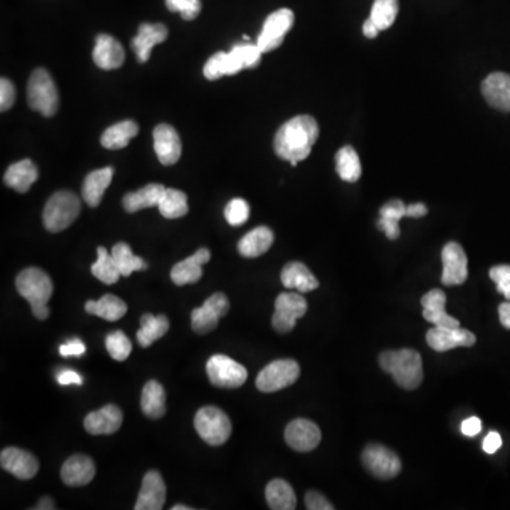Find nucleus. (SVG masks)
<instances>
[{"label":"nucleus","mask_w":510,"mask_h":510,"mask_svg":"<svg viewBox=\"0 0 510 510\" xmlns=\"http://www.w3.org/2000/svg\"><path fill=\"white\" fill-rule=\"evenodd\" d=\"M322 440L320 430L315 422L297 418L285 428V441L298 452L313 451Z\"/></svg>","instance_id":"obj_15"},{"label":"nucleus","mask_w":510,"mask_h":510,"mask_svg":"<svg viewBox=\"0 0 510 510\" xmlns=\"http://www.w3.org/2000/svg\"><path fill=\"white\" fill-rule=\"evenodd\" d=\"M158 209L162 216L169 220L183 218L189 213L188 196L178 189H166Z\"/></svg>","instance_id":"obj_38"},{"label":"nucleus","mask_w":510,"mask_h":510,"mask_svg":"<svg viewBox=\"0 0 510 510\" xmlns=\"http://www.w3.org/2000/svg\"><path fill=\"white\" fill-rule=\"evenodd\" d=\"M87 348L81 340L77 339H70L69 342L63 343V345L60 346V355L63 356V357H79V356H83L86 353Z\"/></svg>","instance_id":"obj_50"},{"label":"nucleus","mask_w":510,"mask_h":510,"mask_svg":"<svg viewBox=\"0 0 510 510\" xmlns=\"http://www.w3.org/2000/svg\"><path fill=\"white\" fill-rule=\"evenodd\" d=\"M169 320L165 315L145 313L141 318V329L136 333V339L142 348H149L152 343L161 339L168 333Z\"/></svg>","instance_id":"obj_36"},{"label":"nucleus","mask_w":510,"mask_h":510,"mask_svg":"<svg viewBox=\"0 0 510 510\" xmlns=\"http://www.w3.org/2000/svg\"><path fill=\"white\" fill-rule=\"evenodd\" d=\"M81 211V201L73 191L60 190L47 200L43 211V224L50 233H60L69 228Z\"/></svg>","instance_id":"obj_4"},{"label":"nucleus","mask_w":510,"mask_h":510,"mask_svg":"<svg viewBox=\"0 0 510 510\" xmlns=\"http://www.w3.org/2000/svg\"><path fill=\"white\" fill-rule=\"evenodd\" d=\"M57 382L61 385H83V377H81L79 373L74 372V370L66 369V367H64V369L57 373Z\"/></svg>","instance_id":"obj_51"},{"label":"nucleus","mask_w":510,"mask_h":510,"mask_svg":"<svg viewBox=\"0 0 510 510\" xmlns=\"http://www.w3.org/2000/svg\"><path fill=\"white\" fill-rule=\"evenodd\" d=\"M308 303L297 292H283L275 300V312L273 315L274 329L278 333H288L295 328L297 320L305 316Z\"/></svg>","instance_id":"obj_9"},{"label":"nucleus","mask_w":510,"mask_h":510,"mask_svg":"<svg viewBox=\"0 0 510 510\" xmlns=\"http://www.w3.org/2000/svg\"><path fill=\"white\" fill-rule=\"evenodd\" d=\"M445 303H447V295H445L444 291L431 290L425 293L422 300V305L424 308V312H422L424 320L434 323L435 326L458 328L459 320L445 312Z\"/></svg>","instance_id":"obj_25"},{"label":"nucleus","mask_w":510,"mask_h":510,"mask_svg":"<svg viewBox=\"0 0 510 510\" xmlns=\"http://www.w3.org/2000/svg\"><path fill=\"white\" fill-rule=\"evenodd\" d=\"M166 485L158 471H149L142 481L135 510H161L165 506Z\"/></svg>","instance_id":"obj_18"},{"label":"nucleus","mask_w":510,"mask_h":510,"mask_svg":"<svg viewBox=\"0 0 510 510\" xmlns=\"http://www.w3.org/2000/svg\"><path fill=\"white\" fill-rule=\"evenodd\" d=\"M166 188L159 183H149L145 188L139 189L138 191L128 193L122 200L124 209L128 213H136L144 209L158 208L162 196L165 193Z\"/></svg>","instance_id":"obj_31"},{"label":"nucleus","mask_w":510,"mask_h":510,"mask_svg":"<svg viewBox=\"0 0 510 510\" xmlns=\"http://www.w3.org/2000/svg\"><path fill=\"white\" fill-rule=\"evenodd\" d=\"M211 258L210 250L208 248H200L196 251L193 255L175 264V267L172 268L171 278L178 287H183L188 283H195L200 280L203 275V265L209 263Z\"/></svg>","instance_id":"obj_22"},{"label":"nucleus","mask_w":510,"mask_h":510,"mask_svg":"<svg viewBox=\"0 0 510 510\" xmlns=\"http://www.w3.org/2000/svg\"><path fill=\"white\" fill-rule=\"evenodd\" d=\"M336 171L339 173L340 179L349 183H355L362 176V165L360 159L352 146H343L336 153Z\"/></svg>","instance_id":"obj_37"},{"label":"nucleus","mask_w":510,"mask_h":510,"mask_svg":"<svg viewBox=\"0 0 510 510\" xmlns=\"http://www.w3.org/2000/svg\"><path fill=\"white\" fill-rule=\"evenodd\" d=\"M379 363L380 367L392 375L402 389H417L424 380L422 356L415 350H385L380 355Z\"/></svg>","instance_id":"obj_2"},{"label":"nucleus","mask_w":510,"mask_h":510,"mask_svg":"<svg viewBox=\"0 0 510 510\" xmlns=\"http://www.w3.org/2000/svg\"><path fill=\"white\" fill-rule=\"evenodd\" d=\"M153 145L156 156L162 165H175L181 159V142L179 134L173 126L161 124L153 129Z\"/></svg>","instance_id":"obj_17"},{"label":"nucleus","mask_w":510,"mask_h":510,"mask_svg":"<svg viewBox=\"0 0 510 510\" xmlns=\"http://www.w3.org/2000/svg\"><path fill=\"white\" fill-rule=\"evenodd\" d=\"M141 408L146 417L158 420L166 413V393L156 380H149L142 390Z\"/></svg>","instance_id":"obj_32"},{"label":"nucleus","mask_w":510,"mask_h":510,"mask_svg":"<svg viewBox=\"0 0 510 510\" xmlns=\"http://www.w3.org/2000/svg\"><path fill=\"white\" fill-rule=\"evenodd\" d=\"M428 213V209L425 204L422 203H415L410 204L407 206V210H405V218H422L425 214Z\"/></svg>","instance_id":"obj_55"},{"label":"nucleus","mask_w":510,"mask_h":510,"mask_svg":"<svg viewBox=\"0 0 510 510\" xmlns=\"http://www.w3.org/2000/svg\"><path fill=\"white\" fill-rule=\"evenodd\" d=\"M379 27L373 23V20L370 19V17L366 20L365 24H363V34H365L367 39H375V37L379 34Z\"/></svg>","instance_id":"obj_57"},{"label":"nucleus","mask_w":510,"mask_h":510,"mask_svg":"<svg viewBox=\"0 0 510 510\" xmlns=\"http://www.w3.org/2000/svg\"><path fill=\"white\" fill-rule=\"evenodd\" d=\"M362 461L370 474L383 481L393 479L402 471L400 458L385 445H367L363 451Z\"/></svg>","instance_id":"obj_10"},{"label":"nucleus","mask_w":510,"mask_h":510,"mask_svg":"<svg viewBox=\"0 0 510 510\" xmlns=\"http://www.w3.org/2000/svg\"><path fill=\"white\" fill-rule=\"evenodd\" d=\"M17 292L30 303L33 315L39 320L49 318L50 298L53 295V281L43 270L29 267L16 277Z\"/></svg>","instance_id":"obj_3"},{"label":"nucleus","mask_w":510,"mask_h":510,"mask_svg":"<svg viewBox=\"0 0 510 510\" xmlns=\"http://www.w3.org/2000/svg\"><path fill=\"white\" fill-rule=\"evenodd\" d=\"M209 380L220 389H238L247 382V369L226 355H214L206 365Z\"/></svg>","instance_id":"obj_8"},{"label":"nucleus","mask_w":510,"mask_h":510,"mask_svg":"<svg viewBox=\"0 0 510 510\" xmlns=\"http://www.w3.org/2000/svg\"><path fill=\"white\" fill-rule=\"evenodd\" d=\"M111 254L121 271L122 277H129L135 271L148 270V264L132 253L131 247L126 243L116 244L112 247Z\"/></svg>","instance_id":"obj_39"},{"label":"nucleus","mask_w":510,"mask_h":510,"mask_svg":"<svg viewBox=\"0 0 510 510\" xmlns=\"http://www.w3.org/2000/svg\"><path fill=\"white\" fill-rule=\"evenodd\" d=\"M481 430L482 422L478 417L467 418L461 425L462 434L467 435V437H475L481 432Z\"/></svg>","instance_id":"obj_53"},{"label":"nucleus","mask_w":510,"mask_h":510,"mask_svg":"<svg viewBox=\"0 0 510 510\" xmlns=\"http://www.w3.org/2000/svg\"><path fill=\"white\" fill-rule=\"evenodd\" d=\"M306 507L310 510H333L335 506L320 492L310 491L305 496Z\"/></svg>","instance_id":"obj_49"},{"label":"nucleus","mask_w":510,"mask_h":510,"mask_svg":"<svg viewBox=\"0 0 510 510\" xmlns=\"http://www.w3.org/2000/svg\"><path fill=\"white\" fill-rule=\"evenodd\" d=\"M172 510H191V507L185 506V505H176V506L172 507Z\"/></svg>","instance_id":"obj_59"},{"label":"nucleus","mask_w":510,"mask_h":510,"mask_svg":"<svg viewBox=\"0 0 510 510\" xmlns=\"http://www.w3.org/2000/svg\"><path fill=\"white\" fill-rule=\"evenodd\" d=\"M224 218L231 226H241L250 218V206L244 199H233L224 209Z\"/></svg>","instance_id":"obj_43"},{"label":"nucleus","mask_w":510,"mask_h":510,"mask_svg":"<svg viewBox=\"0 0 510 510\" xmlns=\"http://www.w3.org/2000/svg\"><path fill=\"white\" fill-rule=\"evenodd\" d=\"M405 210H407V206L399 199H395V200H390L389 203H385L380 209V218L400 221L403 218H405Z\"/></svg>","instance_id":"obj_47"},{"label":"nucleus","mask_w":510,"mask_h":510,"mask_svg":"<svg viewBox=\"0 0 510 510\" xmlns=\"http://www.w3.org/2000/svg\"><path fill=\"white\" fill-rule=\"evenodd\" d=\"M39 179V169L30 159L16 162L7 168L5 173V183L7 188L14 189L19 193H26Z\"/></svg>","instance_id":"obj_27"},{"label":"nucleus","mask_w":510,"mask_h":510,"mask_svg":"<svg viewBox=\"0 0 510 510\" xmlns=\"http://www.w3.org/2000/svg\"><path fill=\"white\" fill-rule=\"evenodd\" d=\"M195 428L199 437L211 447L227 442L233 430L228 415L214 405H206L199 410L195 417Z\"/></svg>","instance_id":"obj_6"},{"label":"nucleus","mask_w":510,"mask_h":510,"mask_svg":"<svg viewBox=\"0 0 510 510\" xmlns=\"http://www.w3.org/2000/svg\"><path fill=\"white\" fill-rule=\"evenodd\" d=\"M427 343L431 349L437 352H448L455 348H471L477 343V338L469 330L458 328H445V326H434L428 330Z\"/></svg>","instance_id":"obj_13"},{"label":"nucleus","mask_w":510,"mask_h":510,"mask_svg":"<svg viewBox=\"0 0 510 510\" xmlns=\"http://www.w3.org/2000/svg\"><path fill=\"white\" fill-rule=\"evenodd\" d=\"M265 499L273 510H293L297 507V495L283 479H273L265 487Z\"/></svg>","instance_id":"obj_34"},{"label":"nucleus","mask_w":510,"mask_h":510,"mask_svg":"<svg viewBox=\"0 0 510 510\" xmlns=\"http://www.w3.org/2000/svg\"><path fill=\"white\" fill-rule=\"evenodd\" d=\"M234 51L238 54L240 57L241 61L244 63V67L246 69H254V67H257L261 61V56H263V51H261L260 47L255 44H236L233 47Z\"/></svg>","instance_id":"obj_45"},{"label":"nucleus","mask_w":510,"mask_h":510,"mask_svg":"<svg viewBox=\"0 0 510 510\" xmlns=\"http://www.w3.org/2000/svg\"><path fill=\"white\" fill-rule=\"evenodd\" d=\"M400 221L389 220V218H380L379 227L385 231L389 240H397L400 237Z\"/></svg>","instance_id":"obj_52"},{"label":"nucleus","mask_w":510,"mask_h":510,"mask_svg":"<svg viewBox=\"0 0 510 510\" xmlns=\"http://www.w3.org/2000/svg\"><path fill=\"white\" fill-rule=\"evenodd\" d=\"M246 69L243 61H241L238 54L231 50L230 53H218L211 56L208 60V63L204 66L203 74L206 79L214 81V79H221L224 76H234L240 73L241 70Z\"/></svg>","instance_id":"obj_28"},{"label":"nucleus","mask_w":510,"mask_h":510,"mask_svg":"<svg viewBox=\"0 0 510 510\" xmlns=\"http://www.w3.org/2000/svg\"><path fill=\"white\" fill-rule=\"evenodd\" d=\"M16 99V89L14 83L7 79H0V109L2 112L12 108Z\"/></svg>","instance_id":"obj_48"},{"label":"nucleus","mask_w":510,"mask_h":510,"mask_svg":"<svg viewBox=\"0 0 510 510\" xmlns=\"http://www.w3.org/2000/svg\"><path fill=\"white\" fill-rule=\"evenodd\" d=\"M295 16L292 10L280 9L274 12L264 22L263 30L257 39V46L263 53H270L283 44L288 32L292 29Z\"/></svg>","instance_id":"obj_11"},{"label":"nucleus","mask_w":510,"mask_h":510,"mask_svg":"<svg viewBox=\"0 0 510 510\" xmlns=\"http://www.w3.org/2000/svg\"><path fill=\"white\" fill-rule=\"evenodd\" d=\"M301 367L292 359H281L270 363L258 375L257 389L263 393H275L287 389L300 379Z\"/></svg>","instance_id":"obj_7"},{"label":"nucleus","mask_w":510,"mask_h":510,"mask_svg":"<svg viewBox=\"0 0 510 510\" xmlns=\"http://www.w3.org/2000/svg\"><path fill=\"white\" fill-rule=\"evenodd\" d=\"M281 283L288 290H297L301 293L311 292V291L320 287V283L316 280L315 275L311 273L310 268L306 267L305 264L298 263V261L288 263L283 267V273H281Z\"/></svg>","instance_id":"obj_26"},{"label":"nucleus","mask_w":510,"mask_h":510,"mask_svg":"<svg viewBox=\"0 0 510 510\" xmlns=\"http://www.w3.org/2000/svg\"><path fill=\"white\" fill-rule=\"evenodd\" d=\"M0 465L5 471L14 475L20 481H29L39 472V461L36 457L16 447L5 448L0 454Z\"/></svg>","instance_id":"obj_16"},{"label":"nucleus","mask_w":510,"mask_h":510,"mask_svg":"<svg viewBox=\"0 0 510 510\" xmlns=\"http://www.w3.org/2000/svg\"><path fill=\"white\" fill-rule=\"evenodd\" d=\"M482 94L489 106L510 112V74H489L482 83Z\"/></svg>","instance_id":"obj_24"},{"label":"nucleus","mask_w":510,"mask_h":510,"mask_svg":"<svg viewBox=\"0 0 510 510\" xmlns=\"http://www.w3.org/2000/svg\"><path fill=\"white\" fill-rule=\"evenodd\" d=\"M86 312L89 315H96L102 320H109V322H116L125 316L128 306L121 298L107 293L101 300L88 301L86 303Z\"/></svg>","instance_id":"obj_33"},{"label":"nucleus","mask_w":510,"mask_h":510,"mask_svg":"<svg viewBox=\"0 0 510 510\" xmlns=\"http://www.w3.org/2000/svg\"><path fill=\"white\" fill-rule=\"evenodd\" d=\"M489 277L496 283L497 291L510 301V265H496L489 271Z\"/></svg>","instance_id":"obj_46"},{"label":"nucleus","mask_w":510,"mask_h":510,"mask_svg":"<svg viewBox=\"0 0 510 510\" xmlns=\"http://www.w3.org/2000/svg\"><path fill=\"white\" fill-rule=\"evenodd\" d=\"M97 253H98V258L91 267L94 277L106 285H114V283H118L119 277H122L121 271H119L116 260L112 257V254H109L104 247H98Z\"/></svg>","instance_id":"obj_40"},{"label":"nucleus","mask_w":510,"mask_h":510,"mask_svg":"<svg viewBox=\"0 0 510 510\" xmlns=\"http://www.w3.org/2000/svg\"><path fill=\"white\" fill-rule=\"evenodd\" d=\"M106 348L112 359L116 360V362H124V360L128 359L132 352L131 340L122 330H116V332L107 335Z\"/></svg>","instance_id":"obj_42"},{"label":"nucleus","mask_w":510,"mask_h":510,"mask_svg":"<svg viewBox=\"0 0 510 510\" xmlns=\"http://www.w3.org/2000/svg\"><path fill=\"white\" fill-rule=\"evenodd\" d=\"M171 12H179L185 20H195L201 10L200 0H166Z\"/></svg>","instance_id":"obj_44"},{"label":"nucleus","mask_w":510,"mask_h":510,"mask_svg":"<svg viewBox=\"0 0 510 510\" xmlns=\"http://www.w3.org/2000/svg\"><path fill=\"white\" fill-rule=\"evenodd\" d=\"M60 475L67 487H84L96 477V464L87 455H73L64 462Z\"/></svg>","instance_id":"obj_23"},{"label":"nucleus","mask_w":510,"mask_h":510,"mask_svg":"<svg viewBox=\"0 0 510 510\" xmlns=\"http://www.w3.org/2000/svg\"><path fill=\"white\" fill-rule=\"evenodd\" d=\"M94 63L106 71L119 69L125 61V51L119 42L109 34H98L93 51Z\"/></svg>","instance_id":"obj_19"},{"label":"nucleus","mask_w":510,"mask_h":510,"mask_svg":"<svg viewBox=\"0 0 510 510\" xmlns=\"http://www.w3.org/2000/svg\"><path fill=\"white\" fill-rule=\"evenodd\" d=\"M274 243V233L271 228L261 226L246 234L238 243V253L246 258L261 257L270 250Z\"/></svg>","instance_id":"obj_29"},{"label":"nucleus","mask_w":510,"mask_h":510,"mask_svg":"<svg viewBox=\"0 0 510 510\" xmlns=\"http://www.w3.org/2000/svg\"><path fill=\"white\" fill-rule=\"evenodd\" d=\"M139 126L135 121H122L109 126L101 136V145L106 149H122L128 146L131 139L138 135Z\"/></svg>","instance_id":"obj_35"},{"label":"nucleus","mask_w":510,"mask_h":510,"mask_svg":"<svg viewBox=\"0 0 510 510\" xmlns=\"http://www.w3.org/2000/svg\"><path fill=\"white\" fill-rule=\"evenodd\" d=\"M320 126L310 116H298L285 122L274 139V149L281 159L287 162L305 161L311 155Z\"/></svg>","instance_id":"obj_1"},{"label":"nucleus","mask_w":510,"mask_h":510,"mask_svg":"<svg viewBox=\"0 0 510 510\" xmlns=\"http://www.w3.org/2000/svg\"><path fill=\"white\" fill-rule=\"evenodd\" d=\"M501 447L502 437L495 431L489 432V434L485 437L484 444H482V448H484V451L487 452V454H495Z\"/></svg>","instance_id":"obj_54"},{"label":"nucleus","mask_w":510,"mask_h":510,"mask_svg":"<svg viewBox=\"0 0 510 510\" xmlns=\"http://www.w3.org/2000/svg\"><path fill=\"white\" fill-rule=\"evenodd\" d=\"M34 509L37 510H53L56 509V506H54V502L53 499H51V497H43V499H40L39 504H37V506L34 507Z\"/></svg>","instance_id":"obj_58"},{"label":"nucleus","mask_w":510,"mask_h":510,"mask_svg":"<svg viewBox=\"0 0 510 510\" xmlns=\"http://www.w3.org/2000/svg\"><path fill=\"white\" fill-rule=\"evenodd\" d=\"M122 412L116 404H108L89 413L84 420V428L91 435H109L118 431L122 425Z\"/></svg>","instance_id":"obj_20"},{"label":"nucleus","mask_w":510,"mask_h":510,"mask_svg":"<svg viewBox=\"0 0 510 510\" xmlns=\"http://www.w3.org/2000/svg\"><path fill=\"white\" fill-rule=\"evenodd\" d=\"M112 176H114V169L108 166V168L91 172L84 179L83 199L89 208H98L102 196H104L107 189L111 185Z\"/></svg>","instance_id":"obj_30"},{"label":"nucleus","mask_w":510,"mask_h":510,"mask_svg":"<svg viewBox=\"0 0 510 510\" xmlns=\"http://www.w3.org/2000/svg\"><path fill=\"white\" fill-rule=\"evenodd\" d=\"M441 283L447 287L462 285L468 278V258L458 243H448L442 248Z\"/></svg>","instance_id":"obj_14"},{"label":"nucleus","mask_w":510,"mask_h":510,"mask_svg":"<svg viewBox=\"0 0 510 510\" xmlns=\"http://www.w3.org/2000/svg\"><path fill=\"white\" fill-rule=\"evenodd\" d=\"M499 320L506 329H510V302H504L499 306Z\"/></svg>","instance_id":"obj_56"},{"label":"nucleus","mask_w":510,"mask_h":510,"mask_svg":"<svg viewBox=\"0 0 510 510\" xmlns=\"http://www.w3.org/2000/svg\"><path fill=\"white\" fill-rule=\"evenodd\" d=\"M168 39V29L162 23H142L138 34L134 37L131 49L138 57L139 63H146L151 56V51L156 44L163 43Z\"/></svg>","instance_id":"obj_21"},{"label":"nucleus","mask_w":510,"mask_h":510,"mask_svg":"<svg viewBox=\"0 0 510 510\" xmlns=\"http://www.w3.org/2000/svg\"><path fill=\"white\" fill-rule=\"evenodd\" d=\"M230 302L224 293L218 292L204 301L200 308L191 311V328L198 335H206L216 329L218 320L227 315Z\"/></svg>","instance_id":"obj_12"},{"label":"nucleus","mask_w":510,"mask_h":510,"mask_svg":"<svg viewBox=\"0 0 510 510\" xmlns=\"http://www.w3.org/2000/svg\"><path fill=\"white\" fill-rule=\"evenodd\" d=\"M27 102L33 111L53 116L60 106L56 84L44 69L34 70L27 84Z\"/></svg>","instance_id":"obj_5"},{"label":"nucleus","mask_w":510,"mask_h":510,"mask_svg":"<svg viewBox=\"0 0 510 510\" xmlns=\"http://www.w3.org/2000/svg\"><path fill=\"white\" fill-rule=\"evenodd\" d=\"M399 14V0H375L370 19L382 30L389 29Z\"/></svg>","instance_id":"obj_41"}]
</instances>
